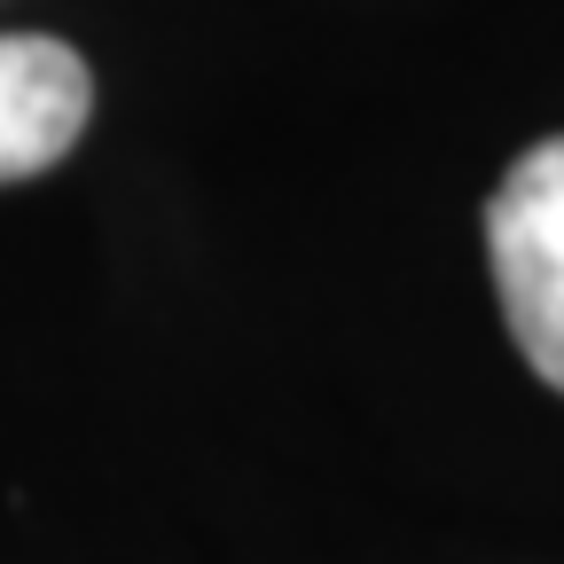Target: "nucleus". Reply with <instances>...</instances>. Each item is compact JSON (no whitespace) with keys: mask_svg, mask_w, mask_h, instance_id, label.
<instances>
[{"mask_svg":"<svg viewBox=\"0 0 564 564\" xmlns=\"http://www.w3.org/2000/svg\"><path fill=\"white\" fill-rule=\"evenodd\" d=\"M87 110H95V79L63 40L0 32V188L47 173L87 133Z\"/></svg>","mask_w":564,"mask_h":564,"instance_id":"f03ea898","label":"nucleus"},{"mask_svg":"<svg viewBox=\"0 0 564 564\" xmlns=\"http://www.w3.org/2000/svg\"><path fill=\"white\" fill-rule=\"evenodd\" d=\"M486 259L518 352L541 384L564 392V133L533 141L502 173L486 204Z\"/></svg>","mask_w":564,"mask_h":564,"instance_id":"f257e3e1","label":"nucleus"}]
</instances>
